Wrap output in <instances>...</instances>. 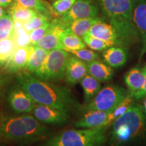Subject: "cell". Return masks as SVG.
<instances>
[{
    "label": "cell",
    "instance_id": "26",
    "mask_svg": "<svg viewBox=\"0 0 146 146\" xmlns=\"http://www.w3.org/2000/svg\"><path fill=\"white\" fill-rule=\"evenodd\" d=\"M16 48L12 36L0 40V68L6 64Z\"/></svg>",
    "mask_w": 146,
    "mask_h": 146
},
{
    "label": "cell",
    "instance_id": "18",
    "mask_svg": "<svg viewBox=\"0 0 146 146\" xmlns=\"http://www.w3.org/2000/svg\"><path fill=\"white\" fill-rule=\"evenodd\" d=\"M88 74L100 82L110 81L114 75L112 67L106 63L96 60L87 63Z\"/></svg>",
    "mask_w": 146,
    "mask_h": 146
},
{
    "label": "cell",
    "instance_id": "35",
    "mask_svg": "<svg viewBox=\"0 0 146 146\" xmlns=\"http://www.w3.org/2000/svg\"><path fill=\"white\" fill-rule=\"evenodd\" d=\"M129 94L134 98L135 101H140V100L143 99L144 97L146 96V79L143 86L142 87L141 89L135 91V92H130L129 91Z\"/></svg>",
    "mask_w": 146,
    "mask_h": 146
},
{
    "label": "cell",
    "instance_id": "19",
    "mask_svg": "<svg viewBox=\"0 0 146 146\" xmlns=\"http://www.w3.org/2000/svg\"><path fill=\"white\" fill-rule=\"evenodd\" d=\"M146 79V70L143 68L134 67L126 73L124 81L129 91L135 92L142 88Z\"/></svg>",
    "mask_w": 146,
    "mask_h": 146
},
{
    "label": "cell",
    "instance_id": "13",
    "mask_svg": "<svg viewBox=\"0 0 146 146\" xmlns=\"http://www.w3.org/2000/svg\"><path fill=\"white\" fill-rule=\"evenodd\" d=\"M111 112L101 110L86 111L83 116L76 122L75 127L81 129H94L111 126L110 115Z\"/></svg>",
    "mask_w": 146,
    "mask_h": 146
},
{
    "label": "cell",
    "instance_id": "8",
    "mask_svg": "<svg viewBox=\"0 0 146 146\" xmlns=\"http://www.w3.org/2000/svg\"><path fill=\"white\" fill-rule=\"evenodd\" d=\"M98 8L91 0H76L68 12L60 16V21L65 26L78 19L97 18Z\"/></svg>",
    "mask_w": 146,
    "mask_h": 146
},
{
    "label": "cell",
    "instance_id": "4",
    "mask_svg": "<svg viewBox=\"0 0 146 146\" xmlns=\"http://www.w3.org/2000/svg\"><path fill=\"white\" fill-rule=\"evenodd\" d=\"M102 12L127 41L137 36L138 31L133 22L135 0H98Z\"/></svg>",
    "mask_w": 146,
    "mask_h": 146
},
{
    "label": "cell",
    "instance_id": "32",
    "mask_svg": "<svg viewBox=\"0 0 146 146\" xmlns=\"http://www.w3.org/2000/svg\"><path fill=\"white\" fill-rule=\"evenodd\" d=\"M12 36L13 37L16 47H25L31 45V44L30 34L23 27L14 31Z\"/></svg>",
    "mask_w": 146,
    "mask_h": 146
},
{
    "label": "cell",
    "instance_id": "17",
    "mask_svg": "<svg viewBox=\"0 0 146 146\" xmlns=\"http://www.w3.org/2000/svg\"><path fill=\"white\" fill-rule=\"evenodd\" d=\"M104 62L112 68H119L127 62V53L123 47L114 45L105 50L102 54Z\"/></svg>",
    "mask_w": 146,
    "mask_h": 146
},
{
    "label": "cell",
    "instance_id": "24",
    "mask_svg": "<svg viewBox=\"0 0 146 146\" xmlns=\"http://www.w3.org/2000/svg\"><path fill=\"white\" fill-rule=\"evenodd\" d=\"M14 3L24 8L32 9L50 17L54 15L51 5L44 0H15Z\"/></svg>",
    "mask_w": 146,
    "mask_h": 146
},
{
    "label": "cell",
    "instance_id": "27",
    "mask_svg": "<svg viewBox=\"0 0 146 146\" xmlns=\"http://www.w3.org/2000/svg\"><path fill=\"white\" fill-rule=\"evenodd\" d=\"M14 33V21L10 13L6 11L0 18V40L11 37Z\"/></svg>",
    "mask_w": 146,
    "mask_h": 146
},
{
    "label": "cell",
    "instance_id": "5",
    "mask_svg": "<svg viewBox=\"0 0 146 146\" xmlns=\"http://www.w3.org/2000/svg\"><path fill=\"white\" fill-rule=\"evenodd\" d=\"M107 129H69L53 137L43 146H103L107 140Z\"/></svg>",
    "mask_w": 146,
    "mask_h": 146
},
{
    "label": "cell",
    "instance_id": "40",
    "mask_svg": "<svg viewBox=\"0 0 146 146\" xmlns=\"http://www.w3.org/2000/svg\"><path fill=\"white\" fill-rule=\"evenodd\" d=\"M6 12V11H5L3 9L1 8V6H0V18H1L2 16L4 15V14Z\"/></svg>",
    "mask_w": 146,
    "mask_h": 146
},
{
    "label": "cell",
    "instance_id": "6",
    "mask_svg": "<svg viewBox=\"0 0 146 146\" xmlns=\"http://www.w3.org/2000/svg\"><path fill=\"white\" fill-rule=\"evenodd\" d=\"M70 57L69 52L62 49L50 50L41 68L34 74L45 81H58L65 76L66 67Z\"/></svg>",
    "mask_w": 146,
    "mask_h": 146
},
{
    "label": "cell",
    "instance_id": "23",
    "mask_svg": "<svg viewBox=\"0 0 146 146\" xmlns=\"http://www.w3.org/2000/svg\"><path fill=\"white\" fill-rule=\"evenodd\" d=\"M80 84L83 89L84 99L86 104L98 94L102 89L101 82L98 81L89 74L80 81Z\"/></svg>",
    "mask_w": 146,
    "mask_h": 146
},
{
    "label": "cell",
    "instance_id": "29",
    "mask_svg": "<svg viewBox=\"0 0 146 146\" xmlns=\"http://www.w3.org/2000/svg\"><path fill=\"white\" fill-rule=\"evenodd\" d=\"M82 39L87 46L94 51H99V52L104 51L110 47L114 46L110 42L106 41L104 40L99 39V38L94 37L88 34H86L85 35L82 36Z\"/></svg>",
    "mask_w": 146,
    "mask_h": 146
},
{
    "label": "cell",
    "instance_id": "14",
    "mask_svg": "<svg viewBox=\"0 0 146 146\" xmlns=\"http://www.w3.org/2000/svg\"><path fill=\"white\" fill-rule=\"evenodd\" d=\"M33 45L16 47L10 59L3 68L9 74L20 73L24 69H26L27 62Z\"/></svg>",
    "mask_w": 146,
    "mask_h": 146
},
{
    "label": "cell",
    "instance_id": "20",
    "mask_svg": "<svg viewBox=\"0 0 146 146\" xmlns=\"http://www.w3.org/2000/svg\"><path fill=\"white\" fill-rule=\"evenodd\" d=\"M49 52L50 51L44 50L36 45H33V48L29 58L26 70L31 74H34L36 71L41 68L46 59Z\"/></svg>",
    "mask_w": 146,
    "mask_h": 146
},
{
    "label": "cell",
    "instance_id": "41",
    "mask_svg": "<svg viewBox=\"0 0 146 146\" xmlns=\"http://www.w3.org/2000/svg\"><path fill=\"white\" fill-rule=\"evenodd\" d=\"M144 69H145V70H146V66H145V67H144Z\"/></svg>",
    "mask_w": 146,
    "mask_h": 146
},
{
    "label": "cell",
    "instance_id": "28",
    "mask_svg": "<svg viewBox=\"0 0 146 146\" xmlns=\"http://www.w3.org/2000/svg\"><path fill=\"white\" fill-rule=\"evenodd\" d=\"M135 104V100L132 96L129 94L125 97V98L122 101L118 106L115 108L112 112H111L110 115V120L111 123L112 124L116 118L123 115L129 109H130L133 105Z\"/></svg>",
    "mask_w": 146,
    "mask_h": 146
},
{
    "label": "cell",
    "instance_id": "1",
    "mask_svg": "<svg viewBox=\"0 0 146 146\" xmlns=\"http://www.w3.org/2000/svg\"><path fill=\"white\" fill-rule=\"evenodd\" d=\"M16 81L18 86L31 97L35 104L50 106L67 112L77 105L69 89L42 81L29 72H20Z\"/></svg>",
    "mask_w": 146,
    "mask_h": 146
},
{
    "label": "cell",
    "instance_id": "7",
    "mask_svg": "<svg viewBox=\"0 0 146 146\" xmlns=\"http://www.w3.org/2000/svg\"><path fill=\"white\" fill-rule=\"evenodd\" d=\"M129 94V91L116 85H107L83 108V110L112 112Z\"/></svg>",
    "mask_w": 146,
    "mask_h": 146
},
{
    "label": "cell",
    "instance_id": "30",
    "mask_svg": "<svg viewBox=\"0 0 146 146\" xmlns=\"http://www.w3.org/2000/svg\"><path fill=\"white\" fill-rule=\"evenodd\" d=\"M49 20H51L50 16L45 15L44 14L40 13V12H37L29 21L23 23V28L27 31L30 33L42 26L43 24L46 23Z\"/></svg>",
    "mask_w": 146,
    "mask_h": 146
},
{
    "label": "cell",
    "instance_id": "16",
    "mask_svg": "<svg viewBox=\"0 0 146 146\" xmlns=\"http://www.w3.org/2000/svg\"><path fill=\"white\" fill-rule=\"evenodd\" d=\"M133 22L144 43H146V0H135Z\"/></svg>",
    "mask_w": 146,
    "mask_h": 146
},
{
    "label": "cell",
    "instance_id": "39",
    "mask_svg": "<svg viewBox=\"0 0 146 146\" xmlns=\"http://www.w3.org/2000/svg\"><path fill=\"white\" fill-rule=\"evenodd\" d=\"M5 84V80L4 78H3V76L0 74V92H1V90H2L3 86H4Z\"/></svg>",
    "mask_w": 146,
    "mask_h": 146
},
{
    "label": "cell",
    "instance_id": "12",
    "mask_svg": "<svg viewBox=\"0 0 146 146\" xmlns=\"http://www.w3.org/2000/svg\"><path fill=\"white\" fill-rule=\"evenodd\" d=\"M64 29L65 27L60 21L59 18H55L52 20V27L48 32L33 45H36L47 51L55 49H62L61 36Z\"/></svg>",
    "mask_w": 146,
    "mask_h": 146
},
{
    "label": "cell",
    "instance_id": "31",
    "mask_svg": "<svg viewBox=\"0 0 146 146\" xmlns=\"http://www.w3.org/2000/svg\"><path fill=\"white\" fill-rule=\"evenodd\" d=\"M76 0H56L51 5L54 15L62 16L70 10Z\"/></svg>",
    "mask_w": 146,
    "mask_h": 146
},
{
    "label": "cell",
    "instance_id": "10",
    "mask_svg": "<svg viewBox=\"0 0 146 146\" xmlns=\"http://www.w3.org/2000/svg\"><path fill=\"white\" fill-rule=\"evenodd\" d=\"M32 112L38 121L44 124H62L66 123L69 117L67 111L39 104H35Z\"/></svg>",
    "mask_w": 146,
    "mask_h": 146
},
{
    "label": "cell",
    "instance_id": "22",
    "mask_svg": "<svg viewBox=\"0 0 146 146\" xmlns=\"http://www.w3.org/2000/svg\"><path fill=\"white\" fill-rule=\"evenodd\" d=\"M61 45L62 49L68 52L85 48L87 46L82 37L72 33L66 29H64L62 34Z\"/></svg>",
    "mask_w": 146,
    "mask_h": 146
},
{
    "label": "cell",
    "instance_id": "25",
    "mask_svg": "<svg viewBox=\"0 0 146 146\" xmlns=\"http://www.w3.org/2000/svg\"><path fill=\"white\" fill-rule=\"evenodd\" d=\"M8 12L12 16L13 21H19L25 23L32 18L38 12L13 3L9 8Z\"/></svg>",
    "mask_w": 146,
    "mask_h": 146
},
{
    "label": "cell",
    "instance_id": "36",
    "mask_svg": "<svg viewBox=\"0 0 146 146\" xmlns=\"http://www.w3.org/2000/svg\"><path fill=\"white\" fill-rule=\"evenodd\" d=\"M15 0H0V6L1 8H8L13 4Z\"/></svg>",
    "mask_w": 146,
    "mask_h": 146
},
{
    "label": "cell",
    "instance_id": "9",
    "mask_svg": "<svg viewBox=\"0 0 146 146\" xmlns=\"http://www.w3.org/2000/svg\"><path fill=\"white\" fill-rule=\"evenodd\" d=\"M87 34L110 42L114 45L124 47L126 44L125 39L117 29L112 24L108 23L100 18L91 27Z\"/></svg>",
    "mask_w": 146,
    "mask_h": 146
},
{
    "label": "cell",
    "instance_id": "21",
    "mask_svg": "<svg viewBox=\"0 0 146 146\" xmlns=\"http://www.w3.org/2000/svg\"><path fill=\"white\" fill-rule=\"evenodd\" d=\"M99 20V18H89L78 19L67 24L65 29L80 37L88 33L91 27Z\"/></svg>",
    "mask_w": 146,
    "mask_h": 146
},
{
    "label": "cell",
    "instance_id": "15",
    "mask_svg": "<svg viewBox=\"0 0 146 146\" xmlns=\"http://www.w3.org/2000/svg\"><path fill=\"white\" fill-rule=\"evenodd\" d=\"M87 74H88L87 63L74 56H70L66 64L64 76L67 83L71 85H76L80 83Z\"/></svg>",
    "mask_w": 146,
    "mask_h": 146
},
{
    "label": "cell",
    "instance_id": "38",
    "mask_svg": "<svg viewBox=\"0 0 146 146\" xmlns=\"http://www.w3.org/2000/svg\"><path fill=\"white\" fill-rule=\"evenodd\" d=\"M23 27V23L19 21H14V31Z\"/></svg>",
    "mask_w": 146,
    "mask_h": 146
},
{
    "label": "cell",
    "instance_id": "33",
    "mask_svg": "<svg viewBox=\"0 0 146 146\" xmlns=\"http://www.w3.org/2000/svg\"><path fill=\"white\" fill-rule=\"evenodd\" d=\"M52 20H49L46 23L43 24L42 26L29 33V34H30L31 44H35L36 42L39 41L48 32V31L52 27Z\"/></svg>",
    "mask_w": 146,
    "mask_h": 146
},
{
    "label": "cell",
    "instance_id": "34",
    "mask_svg": "<svg viewBox=\"0 0 146 146\" xmlns=\"http://www.w3.org/2000/svg\"><path fill=\"white\" fill-rule=\"evenodd\" d=\"M70 53L74 55L75 57L78 58V59L85 62L86 63L99 59V56H98V54H96L92 50L87 49L86 47L81 49V50L72 51Z\"/></svg>",
    "mask_w": 146,
    "mask_h": 146
},
{
    "label": "cell",
    "instance_id": "37",
    "mask_svg": "<svg viewBox=\"0 0 146 146\" xmlns=\"http://www.w3.org/2000/svg\"><path fill=\"white\" fill-rule=\"evenodd\" d=\"M141 104L140 105V106H141V108L142 110V111H143L144 116H145L146 119V96L144 97L143 99L141 100Z\"/></svg>",
    "mask_w": 146,
    "mask_h": 146
},
{
    "label": "cell",
    "instance_id": "2",
    "mask_svg": "<svg viewBox=\"0 0 146 146\" xmlns=\"http://www.w3.org/2000/svg\"><path fill=\"white\" fill-rule=\"evenodd\" d=\"M145 122L140 105H133L111 125L110 146H125L143 137Z\"/></svg>",
    "mask_w": 146,
    "mask_h": 146
},
{
    "label": "cell",
    "instance_id": "11",
    "mask_svg": "<svg viewBox=\"0 0 146 146\" xmlns=\"http://www.w3.org/2000/svg\"><path fill=\"white\" fill-rule=\"evenodd\" d=\"M8 100L11 108L17 113L31 112L35 105L31 97L18 85L9 93Z\"/></svg>",
    "mask_w": 146,
    "mask_h": 146
},
{
    "label": "cell",
    "instance_id": "3",
    "mask_svg": "<svg viewBox=\"0 0 146 146\" xmlns=\"http://www.w3.org/2000/svg\"><path fill=\"white\" fill-rule=\"evenodd\" d=\"M48 133V128L30 115L6 116L0 122V134L10 140L32 141Z\"/></svg>",
    "mask_w": 146,
    "mask_h": 146
}]
</instances>
